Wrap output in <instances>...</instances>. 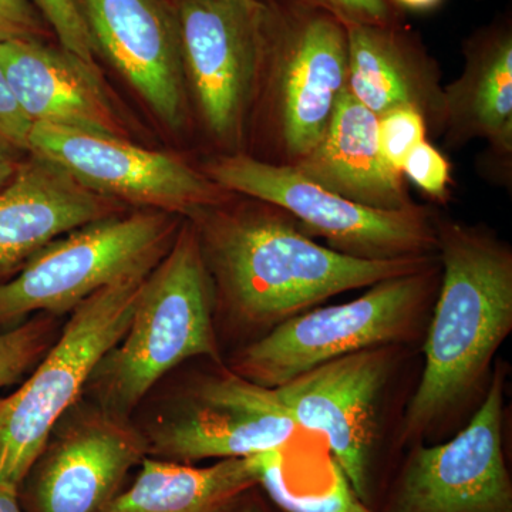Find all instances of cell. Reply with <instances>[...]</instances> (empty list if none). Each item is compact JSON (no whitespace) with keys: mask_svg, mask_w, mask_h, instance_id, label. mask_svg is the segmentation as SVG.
<instances>
[{"mask_svg":"<svg viewBox=\"0 0 512 512\" xmlns=\"http://www.w3.org/2000/svg\"><path fill=\"white\" fill-rule=\"evenodd\" d=\"M228 201L190 221L215 296L232 318L251 328L269 332L339 293L413 274L439 261V255L399 261L352 258L313 241L274 205L255 200L258 205L229 210Z\"/></svg>","mask_w":512,"mask_h":512,"instance_id":"obj_1","label":"cell"},{"mask_svg":"<svg viewBox=\"0 0 512 512\" xmlns=\"http://www.w3.org/2000/svg\"><path fill=\"white\" fill-rule=\"evenodd\" d=\"M441 268L403 439L427 436L483 386L512 329V251L493 232L436 217Z\"/></svg>","mask_w":512,"mask_h":512,"instance_id":"obj_2","label":"cell"},{"mask_svg":"<svg viewBox=\"0 0 512 512\" xmlns=\"http://www.w3.org/2000/svg\"><path fill=\"white\" fill-rule=\"evenodd\" d=\"M215 302L197 229L185 220L170 251L147 275L126 335L90 379L104 409L124 416L161 377L192 357L218 362Z\"/></svg>","mask_w":512,"mask_h":512,"instance_id":"obj_3","label":"cell"},{"mask_svg":"<svg viewBox=\"0 0 512 512\" xmlns=\"http://www.w3.org/2000/svg\"><path fill=\"white\" fill-rule=\"evenodd\" d=\"M348 69L342 20L306 0L268 3L252 109L264 114L272 150L266 163L293 167L316 146L348 86Z\"/></svg>","mask_w":512,"mask_h":512,"instance_id":"obj_4","label":"cell"},{"mask_svg":"<svg viewBox=\"0 0 512 512\" xmlns=\"http://www.w3.org/2000/svg\"><path fill=\"white\" fill-rule=\"evenodd\" d=\"M146 278L121 279L80 303L32 375L0 397V478L25 483L103 357L126 335Z\"/></svg>","mask_w":512,"mask_h":512,"instance_id":"obj_5","label":"cell"},{"mask_svg":"<svg viewBox=\"0 0 512 512\" xmlns=\"http://www.w3.org/2000/svg\"><path fill=\"white\" fill-rule=\"evenodd\" d=\"M440 276L437 261L377 282L353 301L293 316L237 353L231 372L275 389L329 360L407 342L420 329Z\"/></svg>","mask_w":512,"mask_h":512,"instance_id":"obj_6","label":"cell"},{"mask_svg":"<svg viewBox=\"0 0 512 512\" xmlns=\"http://www.w3.org/2000/svg\"><path fill=\"white\" fill-rule=\"evenodd\" d=\"M181 224L177 215L137 210L67 232L0 285V328H15L33 313L74 311L104 286L147 276L170 251Z\"/></svg>","mask_w":512,"mask_h":512,"instance_id":"obj_7","label":"cell"},{"mask_svg":"<svg viewBox=\"0 0 512 512\" xmlns=\"http://www.w3.org/2000/svg\"><path fill=\"white\" fill-rule=\"evenodd\" d=\"M204 173L231 194L274 205L291 215L308 237L325 238L339 254L366 261L434 258L439 252L436 215L412 205L386 211L326 190L292 165L266 163L245 153L221 154Z\"/></svg>","mask_w":512,"mask_h":512,"instance_id":"obj_8","label":"cell"},{"mask_svg":"<svg viewBox=\"0 0 512 512\" xmlns=\"http://www.w3.org/2000/svg\"><path fill=\"white\" fill-rule=\"evenodd\" d=\"M187 92L208 136L242 153L264 50L265 0H175Z\"/></svg>","mask_w":512,"mask_h":512,"instance_id":"obj_9","label":"cell"},{"mask_svg":"<svg viewBox=\"0 0 512 512\" xmlns=\"http://www.w3.org/2000/svg\"><path fill=\"white\" fill-rule=\"evenodd\" d=\"M29 153L128 208L163 211L185 220L234 195L183 158L89 131L32 124Z\"/></svg>","mask_w":512,"mask_h":512,"instance_id":"obj_10","label":"cell"},{"mask_svg":"<svg viewBox=\"0 0 512 512\" xmlns=\"http://www.w3.org/2000/svg\"><path fill=\"white\" fill-rule=\"evenodd\" d=\"M393 370V346L329 360L275 387L298 429L322 434L357 497H369L379 404Z\"/></svg>","mask_w":512,"mask_h":512,"instance_id":"obj_11","label":"cell"},{"mask_svg":"<svg viewBox=\"0 0 512 512\" xmlns=\"http://www.w3.org/2000/svg\"><path fill=\"white\" fill-rule=\"evenodd\" d=\"M504 375L453 440L414 448L387 512H512L503 454Z\"/></svg>","mask_w":512,"mask_h":512,"instance_id":"obj_12","label":"cell"},{"mask_svg":"<svg viewBox=\"0 0 512 512\" xmlns=\"http://www.w3.org/2000/svg\"><path fill=\"white\" fill-rule=\"evenodd\" d=\"M52 436L28 476L33 512H100L148 454L146 437L104 407L67 419Z\"/></svg>","mask_w":512,"mask_h":512,"instance_id":"obj_13","label":"cell"},{"mask_svg":"<svg viewBox=\"0 0 512 512\" xmlns=\"http://www.w3.org/2000/svg\"><path fill=\"white\" fill-rule=\"evenodd\" d=\"M298 430L274 389L227 372L202 384L188 409L158 427L147 439L148 454L181 464L252 457L282 450Z\"/></svg>","mask_w":512,"mask_h":512,"instance_id":"obj_14","label":"cell"},{"mask_svg":"<svg viewBox=\"0 0 512 512\" xmlns=\"http://www.w3.org/2000/svg\"><path fill=\"white\" fill-rule=\"evenodd\" d=\"M96 53L104 55L165 127L183 130L188 94L180 29L167 0H82Z\"/></svg>","mask_w":512,"mask_h":512,"instance_id":"obj_15","label":"cell"},{"mask_svg":"<svg viewBox=\"0 0 512 512\" xmlns=\"http://www.w3.org/2000/svg\"><path fill=\"white\" fill-rule=\"evenodd\" d=\"M0 69L32 124L134 141V126L96 62L47 40L0 43Z\"/></svg>","mask_w":512,"mask_h":512,"instance_id":"obj_16","label":"cell"},{"mask_svg":"<svg viewBox=\"0 0 512 512\" xmlns=\"http://www.w3.org/2000/svg\"><path fill=\"white\" fill-rule=\"evenodd\" d=\"M127 211V205L89 190L52 161L26 154L0 190V285L67 232Z\"/></svg>","mask_w":512,"mask_h":512,"instance_id":"obj_17","label":"cell"},{"mask_svg":"<svg viewBox=\"0 0 512 512\" xmlns=\"http://www.w3.org/2000/svg\"><path fill=\"white\" fill-rule=\"evenodd\" d=\"M349 69L346 90L380 117L412 109L429 136H443L444 86L439 64L412 36L392 23H345Z\"/></svg>","mask_w":512,"mask_h":512,"instance_id":"obj_18","label":"cell"},{"mask_svg":"<svg viewBox=\"0 0 512 512\" xmlns=\"http://www.w3.org/2000/svg\"><path fill=\"white\" fill-rule=\"evenodd\" d=\"M466 64L453 83L444 86V143L463 148L484 140L493 167L503 177L512 163V33L493 26L471 37Z\"/></svg>","mask_w":512,"mask_h":512,"instance_id":"obj_19","label":"cell"},{"mask_svg":"<svg viewBox=\"0 0 512 512\" xmlns=\"http://www.w3.org/2000/svg\"><path fill=\"white\" fill-rule=\"evenodd\" d=\"M313 183L348 200L397 211L414 205L404 175L380 151L377 116L345 90L316 146L293 165Z\"/></svg>","mask_w":512,"mask_h":512,"instance_id":"obj_20","label":"cell"},{"mask_svg":"<svg viewBox=\"0 0 512 512\" xmlns=\"http://www.w3.org/2000/svg\"><path fill=\"white\" fill-rule=\"evenodd\" d=\"M258 484L256 456L202 468L146 457L134 483L100 512H234Z\"/></svg>","mask_w":512,"mask_h":512,"instance_id":"obj_21","label":"cell"},{"mask_svg":"<svg viewBox=\"0 0 512 512\" xmlns=\"http://www.w3.org/2000/svg\"><path fill=\"white\" fill-rule=\"evenodd\" d=\"M259 484L286 512H372L357 497L338 464L332 461V483L320 494H296L289 490L284 473L282 450L258 454Z\"/></svg>","mask_w":512,"mask_h":512,"instance_id":"obj_22","label":"cell"},{"mask_svg":"<svg viewBox=\"0 0 512 512\" xmlns=\"http://www.w3.org/2000/svg\"><path fill=\"white\" fill-rule=\"evenodd\" d=\"M55 325L45 313L0 333V389L15 384L53 345Z\"/></svg>","mask_w":512,"mask_h":512,"instance_id":"obj_23","label":"cell"},{"mask_svg":"<svg viewBox=\"0 0 512 512\" xmlns=\"http://www.w3.org/2000/svg\"><path fill=\"white\" fill-rule=\"evenodd\" d=\"M426 121L412 109H396L377 117V137L386 163L402 174L404 160L421 141L429 140Z\"/></svg>","mask_w":512,"mask_h":512,"instance_id":"obj_24","label":"cell"},{"mask_svg":"<svg viewBox=\"0 0 512 512\" xmlns=\"http://www.w3.org/2000/svg\"><path fill=\"white\" fill-rule=\"evenodd\" d=\"M32 3L56 33L60 46L87 62H94L96 47L77 0H32Z\"/></svg>","mask_w":512,"mask_h":512,"instance_id":"obj_25","label":"cell"},{"mask_svg":"<svg viewBox=\"0 0 512 512\" xmlns=\"http://www.w3.org/2000/svg\"><path fill=\"white\" fill-rule=\"evenodd\" d=\"M402 174L434 200H444L451 181L450 163L429 140L421 141L404 160Z\"/></svg>","mask_w":512,"mask_h":512,"instance_id":"obj_26","label":"cell"},{"mask_svg":"<svg viewBox=\"0 0 512 512\" xmlns=\"http://www.w3.org/2000/svg\"><path fill=\"white\" fill-rule=\"evenodd\" d=\"M47 37L49 25L32 0H0V43Z\"/></svg>","mask_w":512,"mask_h":512,"instance_id":"obj_27","label":"cell"},{"mask_svg":"<svg viewBox=\"0 0 512 512\" xmlns=\"http://www.w3.org/2000/svg\"><path fill=\"white\" fill-rule=\"evenodd\" d=\"M32 123L20 109L5 73L0 69V143L29 153Z\"/></svg>","mask_w":512,"mask_h":512,"instance_id":"obj_28","label":"cell"},{"mask_svg":"<svg viewBox=\"0 0 512 512\" xmlns=\"http://www.w3.org/2000/svg\"><path fill=\"white\" fill-rule=\"evenodd\" d=\"M312 5L328 10L343 23L390 22V10L386 0H306Z\"/></svg>","mask_w":512,"mask_h":512,"instance_id":"obj_29","label":"cell"},{"mask_svg":"<svg viewBox=\"0 0 512 512\" xmlns=\"http://www.w3.org/2000/svg\"><path fill=\"white\" fill-rule=\"evenodd\" d=\"M26 154L28 153L0 143V190L13 180Z\"/></svg>","mask_w":512,"mask_h":512,"instance_id":"obj_30","label":"cell"},{"mask_svg":"<svg viewBox=\"0 0 512 512\" xmlns=\"http://www.w3.org/2000/svg\"><path fill=\"white\" fill-rule=\"evenodd\" d=\"M20 488L0 478V512H25L19 500Z\"/></svg>","mask_w":512,"mask_h":512,"instance_id":"obj_31","label":"cell"},{"mask_svg":"<svg viewBox=\"0 0 512 512\" xmlns=\"http://www.w3.org/2000/svg\"><path fill=\"white\" fill-rule=\"evenodd\" d=\"M403 8L412 10H430L436 8L441 0H394Z\"/></svg>","mask_w":512,"mask_h":512,"instance_id":"obj_32","label":"cell"},{"mask_svg":"<svg viewBox=\"0 0 512 512\" xmlns=\"http://www.w3.org/2000/svg\"><path fill=\"white\" fill-rule=\"evenodd\" d=\"M242 512H261L259 510H256V508H248V510L242 511Z\"/></svg>","mask_w":512,"mask_h":512,"instance_id":"obj_33","label":"cell"}]
</instances>
